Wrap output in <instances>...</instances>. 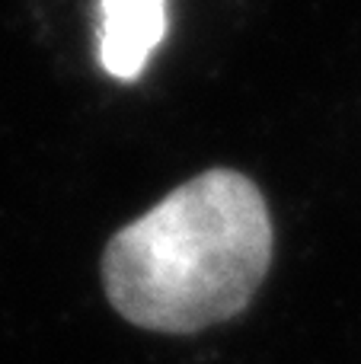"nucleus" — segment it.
<instances>
[{
	"mask_svg": "<svg viewBox=\"0 0 361 364\" xmlns=\"http://www.w3.org/2000/svg\"><path fill=\"white\" fill-rule=\"evenodd\" d=\"M272 262V218L259 186L208 170L122 227L102 252L106 297L153 333H198L237 316Z\"/></svg>",
	"mask_w": 361,
	"mask_h": 364,
	"instance_id": "nucleus-1",
	"label": "nucleus"
},
{
	"mask_svg": "<svg viewBox=\"0 0 361 364\" xmlns=\"http://www.w3.org/2000/svg\"><path fill=\"white\" fill-rule=\"evenodd\" d=\"M166 36V0H102L99 61L119 80H134Z\"/></svg>",
	"mask_w": 361,
	"mask_h": 364,
	"instance_id": "nucleus-2",
	"label": "nucleus"
}]
</instances>
